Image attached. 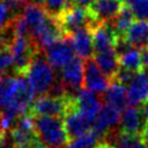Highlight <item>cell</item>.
<instances>
[{
    "label": "cell",
    "mask_w": 148,
    "mask_h": 148,
    "mask_svg": "<svg viewBox=\"0 0 148 148\" xmlns=\"http://www.w3.org/2000/svg\"><path fill=\"white\" fill-rule=\"evenodd\" d=\"M73 103H74V95H67L65 97H56L46 94L38 96L30 105L28 112L31 116L64 117V114Z\"/></svg>",
    "instance_id": "3"
},
{
    "label": "cell",
    "mask_w": 148,
    "mask_h": 148,
    "mask_svg": "<svg viewBox=\"0 0 148 148\" xmlns=\"http://www.w3.org/2000/svg\"><path fill=\"white\" fill-rule=\"evenodd\" d=\"M139 110H140L143 119L146 120V123H148V99L141 104V106L139 108Z\"/></svg>",
    "instance_id": "28"
},
{
    "label": "cell",
    "mask_w": 148,
    "mask_h": 148,
    "mask_svg": "<svg viewBox=\"0 0 148 148\" xmlns=\"http://www.w3.org/2000/svg\"><path fill=\"white\" fill-rule=\"evenodd\" d=\"M104 141L113 148H148L145 145L141 134H130L123 131L108 132Z\"/></svg>",
    "instance_id": "17"
},
{
    "label": "cell",
    "mask_w": 148,
    "mask_h": 148,
    "mask_svg": "<svg viewBox=\"0 0 148 148\" xmlns=\"http://www.w3.org/2000/svg\"><path fill=\"white\" fill-rule=\"evenodd\" d=\"M44 54L47 61L54 68H62L71 60L74 59V47L71 40V36H64L56 40L51 45L44 49Z\"/></svg>",
    "instance_id": "5"
},
{
    "label": "cell",
    "mask_w": 148,
    "mask_h": 148,
    "mask_svg": "<svg viewBox=\"0 0 148 148\" xmlns=\"http://www.w3.org/2000/svg\"><path fill=\"white\" fill-rule=\"evenodd\" d=\"M58 21L62 28L65 36H71L72 34L82 28L94 29V27L99 23L92 17L88 8H83L75 5H72L66 8L58 16Z\"/></svg>",
    "instance_id": "4"
},
{
    "label": "cell",
    "mask_w": 148,
    "mask_h": 148,
    "mask_svg": "<svg viewBox=\"0 0 148 148\" xmlns=\"http://www.w3.org/2000/svg\"><path fill=\"white\" fill-rule=\"evenodd\" d=\"M127 104L136 106L148 99V71L140 69L126 86Z\"/></svg>",
    "instance_id": "10"
},
{
    "label": "cell",
    "mask_w": 148,
    "mask_h": 148,
    "mask_svg": "<svg viewBox=\"0 0 148 148\" xmlns=\"http://www.w3.org/2000/svg\"><path fill=\"white\" fill-rule=\"evenodd\" d=\"M110 80L103 74L92 58L84 60V79L83 87L95 94H103L108 87Z\"/></svg>",
    "instance_id": "8"
},
{
    "label": "cell",
    "mask_w": 148,
    "mask_h": 148,
    "mask_svg": "<svg viewBox=\"0 0 148 148\" xmlns=\"http://www.w3.org/2000/svg\"><path fill=\"white\" fill-rule=\"evenodd\" d=\"M24 76L28 79L36 96L49 94L56 82L53 67L47 59L42 56V52L34 58Z\"/></svg>",
    "instance_id": "2"
},
{
    "label": "cell",
    "mask_w": 148,
    "mask_h": 148,
    "mask_svg": "<svg viewBox=\"0 0 148 148\" xmlns=\"http://www.w3.org/2000/svg\"><path fill=\"white\" fill-rule=\"evenodd\" d=\"M35 133L45 148H65L69 141L61 117L32 116Z\"/></svg>",
    "instance_id": "1"
},
{
    "label": "cell",
    "mask_w": 148,
    "mask_h": 148,
    "mask_svg": "<svg viewBox=\"0 0 148 148\" xmlns=\"http://www.w3.org/2000/svg\"><path fill=\"white\" fill-rule=\"evenodd\" d=\"M49 13L46 9L38 3L35 2H29L24 5L23 12H22V17L24 18L28 28H29V34L30 38L37 32V30L44 24V22L49 17Z\"/></svg>",
    "instance_id": "15"
},
{
    "label": "cell",
    "mask_w": 148,
    "mask_h": 148,
    "mask_svg": "<svg viewBox=\"0 0 148 148\" xmlns=\"http://www.w3.org/2000/svg\"><path fill=\"white\" fill-rule=\"evenodd\" d=\"M134 21H135V16H134L133 12L131 10V8H128L127 6H124L123 9L119 12V14L110 22H111L116 34L120 37V36L125 35V32L127 31V29L131 27V24Z\"/></svg>",
    "instance_id": "22"
},
{
    "label": "cell",
    "mask_w": 148,
    "mask_h": 148,
    "mask_svg": "<svg viewBox=\"0 0 148 148\" xmlns=\"http://www.w3.org/2000/svg\"><path fill=\"white\" fill-rule=\"evenodd\" d=\"M103 141L104 139L102 136H99L96 132L90 130L89 132L77 138L71 139L65 148H98Z\"/></svg>",
    "instance_id": "21"
},
{
    "label": "cell",
    "mask_w": 148,
    "mask_h": 148,
    "mask_svg": "<svg viewBox=\"0 0 148 148\" xmlns=\"http://www.w3.org/2000/svg\"><path fill=\"white\" fill-rule=\"evenodd\" d=\"M13 66V53L10 47L0 50V77L5 75L8 68Z\"/></svg>",
    "instance_id": "25"
},
{
    "label": "cell",
    "mask_w": 148,
    "mask_h": 148,
    "mask_svg": "<svg viewBox=\"0 0 148 148\" xmlns=\"http://www.w3.org/2000/svg\"><path fill=\"white\" fill-rule=\"evenodd\" d=\"M146 120L143 119L139 109L133 105L126 106L120 112V131L130 133V134H141L145 126Z\"/></svg>",
    "instance_id": "13"
},
{
    "label": "cell",
    "mask_w": 148,
    "mask_h": 148,
    "mask_svg": "<svg viewBox=\"0 0 148 148\" xmlns=\"http://www.w3.org/2000/svg\"><path fill=\"white\" fill-rule=\"evenodd\" d=\"M12 148H17V147H12Z\"/></svg>",
    "instance_id": "32"
},
{
    "label": "cell",
    "mask_w": 148,
    "mask_h": 148,
    "mask_svg": "<svg viewBox=\"0 0 148 148\" xmlns=\"http://www.w3.org/2000/svg\"><path fill=\"white\" fill-rule=\"evenodd\" d=\"M6 143V130L0 125V148H2Z\"/></svg>",
    "instance_id": "29"
},
{
    "label": "cell",
    "mask_w": 148,
    "mask_h": 148,
    "mask_svg": "<svg viewBox=\"0 0 148 148\" xmlns=\"http://www.w3.org/2000/svg\"><path fill=\"white\" fill-rule=\"evenodd\" d=\"M136 20L148 21V0H136L131 7Z\"/></svg>",
    "instance_id": "24"
},
{
    "label": "cell",
    "mask_w": 148,
    "mask_h": 148,
    "mask_svg": "<svg viewBox=\"0 0 148 148\" xmlns=\"http://www.w3.org/2000/svg\"><path fill=\"white\" fill-rule=\"evenodd\" d=\"M69 6H72L71 0H44L43 2V7L46 12L56 17H58Z\"/></svg>",
    "instance_id": "23"
},
{
    "label": "cell",
    "mask_w": 148,
    "mask_h": 148,
    "mask_svg": "<svg viewBox=\"0 0 148 148\" xmlns=\"http://www.w3.org/2000/svg\"><path fill=\"white\" fill-rule=\"evenodd\" d=\"M21 1H23V2H25V1H28V0H21Z\"/></svg>",
    "instance_id": "31"
},
{
    "label": "cell",
    "mask_w": 148,
    "mask_h": 148,
    "mask_svg": "<svg viewBox=\"0 0 148 148\" xmlns=\"http://www.w3.org/2000/svg\"><path fill=\"white\" fill-rule=\"evenodd\" d=\"M124 6L123 0H95L88 9L97 22L103 23L112 21Z\"/></svg>",
    "instance_id": "12"
},
{
    "label": "cell",
    "mask_w": 148,
    "mask_h": 148,
    "mask_svg": "<svg viewBox=\"0 0 148 148\" xmlns=\"http://www.w3.org/2000/svg\"><path fill=\"white\" fill-rule=\"evenodd\" d=\"M103 101L104 103L110 104L119 110L126 108L125 105L127 104V94L125 86L117 81L110 83L108 89L103 92Z\"/></svg>",
    "instance_id": "20"
},
{
    "label": "cell",
    "mask_w": 148,
    "mask_h": 148,
    "mask_svg": "<svg viewBox=\"0 0 148 148\" xmlns=\"http://www.w3.org/2000/svg\"><path fill=\"white\" fill-rule=\"evenodd\" d=\"M62 119H64L65 128H66L69 140L89 132L92 127V121L81 111H79L75 108L74 103L66 111Z\"/></svg>",
    "instance_id": "6"
},
{
    "label": "cell",
    "mask_w": 148,
    "mask_h": 148,
    "mask_svg": "<svg viewBox=\"0 0 148 148\" xmlns=\"http://www.w3.org/2000/svg\"><path fill=\"white\" fill-rule=\"evenodd\" d=\"M94 1H95V0H71L72 5L80 6V7H83V8H89L90 5H91Z\"/></svg>",
    "instance_id": "27"
},
{
    "label": "cell",
    "mask_w": 148,
    "mask_h": 148,
    "mask_svg": "<svg viewBox=\"0 0 148 148\" xmlns=\"http://www.w3.org/2000/svg\"><path fill=\"white\" fill-rule=\"evenodd\" d=\"M118 37L111 22L97 23L92 29L95 53L114 49Z\"/></svg>",
    "instance_id": "11"
},
{
    "label": "cell",
    "mask_w": 148,
    "mask_h": 148,
    "mask_svg": "<svg viewBox=\"0 0 148 148\" xmlns=\"http://www.w3.org/2000/svg\"><path fill=\"white\" fill-rule=\"evenodd\" d=\"M13 21V17L8 10L7 5L3 0H0V30H3L7 28Z\"/></svg>",
    "instance_id": "26"
},
{
    "label": "cell",
    "mask_w": 148,
    "mask_h": 148,
    "mask_svg": "<svg viewBox=\"0 0 148 148\" xmlns=\"http://www.w3.org/2000/svg\"><path fill=\"white\" fill-rule=\"evenodd\" d=\"M141 136H142V139H143L145 145L148 147V123L146 124V126H145V128H143V131H142V133H141Z\"/></svg>",
    "instance_id": "30"
},
{
    "label": "cell",
    "mask_w": 148,
    "mask_h": 148,
    "mask_svg": "<svg viewBox=\"0 0 148 148\" xmlns=\"http://www.w3.org/2000/svg\"><path fill=\"white\" fill-rule=\"evenodd\" d=\"M120 112L121 110L104 103L97 116L95 117L94 121H92V127L91 130L94 132H96L99 136L104 138L105 134L108 132H110L111 130H113V127H116V125L119 123L120 120Z\"/></svg>",
    "instance_id": "9"
},
{
    "label": "cell",
    "mask_w": 148,
    "mask_h": 148,
    "mask_svg": "<svg viewBox=\"0 0 148 148\" xmlns=\"http://www.w3.org/2000/svg\"><path fill=\"white\" fill-rule=\"evenodd\" d=\"M74 104L75 108L83 114H86L91 121H94L102 106L96 94L88 89L79 90L77 94L74 95Z\"/></svg>",
    "instance_id": "16"
},
{
    "label": "cell",
    "mask_w": 148,
    "mask_h": 148,
    "mask_svg": "<svg viewBox=\"0 0 148 148\" xmlns=\"http://www.w3.org/2000/svg\"><path fill=\"white\" fill-rule=\"evenodd\" d=\"M71 40L75 53L82 59H89L95 54L92 29L82 28L71 35Z\"/></svg>",
    "instance_id": "14"
},
{
    "label": "cell",
    "mask_w": 148,
    "mask_h": 148,
    "mask_svg": "<svg viewBox=\"0 0 148 148\" xmlns=\"http://www.w3.org/2000/svg\"><path fill=\"white\" fill-rule=\"evenodd\" d=\"M124 38L138 49L148 46V21L135 20L125 32Z\"/></svg>",
    "instance_id": "19"
},
{
    "label": "cell",
    "mask_w": 148,
    "mask_h": 148,
    "mask_svg": "<svg viewBox=\"0 0 148 148\" xmlns=\"http://www.w3.org/2000/svg\"><path fill=\"white\" fill-rule=\"evenodd\" d=\"M84 79V61L80 58H74L61 68L60 80L66 87L68 94L79 91L83 87Z\"/></svg>",
    "instance_id": "7"
},
{
    "label": "cell",
    "mask_w": 148,
    "mask_h": 148,
    "mask_svg": "<svg viewBox=\"0 0 148 148\" xmlns=\"http://www.w3.org/2000/svg\"><path fill=\"white\" fill-rule=\"evenodd\" d=\"M94 60L96 61L99 69L103 72V74L109 80L114 79L116 74L118 73V71L120 68L118 54H117L114 49L95 53V59Z\"/></svg>",
    "instance_id": "18"
}]
</instances>
